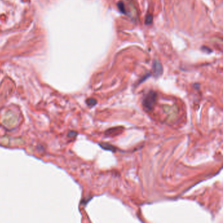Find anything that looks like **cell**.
<instances>
[{
  "mask_svg": "<svg viewBox=\"0 0 223 223\" xmlns=\"http://www.w3.org/2000/svg\"><path fill=\"white\" fill-rule=\"evenodd\" d=\"M157 99V93L155 91L151 90L145 95L143 100V105L146 111H151L155 105Z\"/></svg>",
  "mask_w": 223,
  "mask_h": 223,
  "instance_id": "1",
  "label": "cell"
},
{
  "mask_svg": "<svg viewBox=\"0 0 223 223\" xmlns=\"http://www.w3.org/2000/svg\"><path fill=\"white\" fill-rule=\"evenodd\" d=\"M153 73L156 77H159L163 73V67L162 64L158 60H155L152 64Z\"/></svg>",
  "mask_w": 223,
  "mask_h": 223,
  "instance_id": "2",
  "label": "cell"
},
{
  "mask_svg": "<svg viewBox=\"0 0 223 223\" xmlns=\"http://www.w3.org/2000/svg\"><path fill=\"white\" fill-rule=\"evenodd\" d=\"M100 145L102 148H104V149H105V150L110 151H112V152H115L116 151V148L114 146L110 145V144L103 143H100Z\"/></svg>",
  "mask_w": 223,
  "mask_h": 223,
  "instance_id": "3",
  "label": "cell"
},
{
  "mask_svg": "<svg viewBox=\"0 0 223 223\" xmlns=\"http://www.w3.org/2000/svg\"><path fill=\"white\" fill-rule=\"evenodd\" d=\"M117 7L120 13H122L124 15H128V12L126 11V7H125V5L122 2H119L117 3Z\"/></svg>",
  "mask_w": 223,
  "mask_h": 223,
  "instance_id": "4",
  "label": "cell"
},
{
  "mask_svg": "<svg viewBox=\"0 0 223 223\" xmlns=\"http://www.w3.org/2000/svg\"><path fill=\"white\" fill-rule=\"evenodd\" d=\"M86 104L89 107H94L97 104V101L94 98H89L86 100Z\"/></svg>",
  "mask_w": 223,
  "mask_h": 223,
  "instance_id": "5",
  "label": "cell"
},
{
  "mask_svg": "<svg viewBox=\"0 0 223 223\" xmlns=\"http://www.w3.org/2000/svg\"><path fill=\"white\" fill-rule=\"evenodd\" d=\"M153 20L152 16L151 15H147L145 17V24L146 25H149L151 24Z\"/></svg>",
  "mask_w": 223,
  "mask_h": 223,
  "instance_id": "6",
  "label": "cell"
}]
</instances>
